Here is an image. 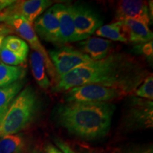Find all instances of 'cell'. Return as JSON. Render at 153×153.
<instances>
[{"label":"cell","mask_w":153,"mask_h":153,"mask_svg":"<svg viewBox=\"0 0 153 153\" xmlns=\"http://www.w3.org/2000/svg\"><path fill=\"white\" fill-rule=\"evenodd\" d=\"M48 53L58 79L78 67L93 61L80 50L70 46H62Z\"/></svg>","instance_id":"obj_6"},{"label":"cell","mask_w":153,"mask_h":153,"mask_svg":"<svg viewBox=\"0 0 153 153\" xmlns=\"http://www.w3.org/2000/svg\"><path fill=\"white\" fill-rule=\"evenodd\" d=\"M120 23L128 41L141 44L152 41V32L144 23L135 19H125Z\"/></svg>","instance_id":"obj_14"},{"label":"cell","mask_w":153,"mask_h":153,"mask_svg":"<svg viewBox=\"0 0 153 153\" xmlns=\"http://www.w3.org/2000/svg\"><path fill=\"white\" fill-rule=\"evenodd\" d=\"M30 63L33 77L38 86L43 89L50 88L51 83L47 75L43 56L40 53L33 51L30 55Z\"/></svg>","instance_id":"obj_15"},{"label":"cell","mask_w":153,"mask_h":153,"mask_svg":"<svg viewBox=\"0 0 153 153\" xmlns=\"http://www.w3.org/2000/svg\"><path fill=\"white\" fill-rule=\"evenodd\" d=\"M9 27L10 26H6V25H1L0 26V52H1V49L3 48V43L6 36H8V34L12 30Z\"/></svg>","instance_id":"obj_26"},{"label":"cell","mask_w":153,"mask_h":153,"mask_svg":"<svg viewBox=\"0 0 153 153\" xmlns=\"http://www.w3.org/2000/svg\"><path fill=\"white\" fill-rule=\"evenodd\" d=\"M35 153H46L45 152H35Z\"/></svg>","instance_id":"obj_29"},{"label":"cell","mask_w":153,"mask_h":153,"mask_svg":"<svg viewBox=\"0 0 153 153\" xmlns=\"http://www.w3.org/2000/svg\"><path fill=\"white\" fill-rule=\"evenodd\" d=\"M54 142L56 145L57 148L62 153H76L72 149L70 148L68 143L62 140L61 139H54Z\"/></svg>","instance_id":"obj_25"},{"label":"cell","mask_w":153,"mask_h":153,"mask_svg":"<svg viewBox=\"0 0 153 153\" xmlns=\"http://www.w3.org/2000/svg\"><path fill=\"white\" fill-rule=\"evenodd\" d=\"M3 48L21 55L26 59L27 57L28 51H29L28 43L24 40L12 35L6 36L4 41Z\"/></svg>","instance_id":"obj_20"},{"label":"cell","mask_w":153,"mask_h":153,"mask_svg":"<svg viewBox=\"0 0 153 153\" xmlns=\"http://www.w3.org/2000/svg\"><path fill=\"white\" fill-rule=\"evenodd\" d=\"M148 70L131 55L112 53L106 58L93 60L59 77L53 91L63 92L85 85H98L131 94L149 75Z\"/></svg>","instance_id":"obj_1"},{"label":"cell","mask_w":153,"mask_h":153,"mask_svg":"<svg viewBox=\"0 0 153 153\" xmlns=\"http://www.w3.org/2000/svg\"><path fill=\"white\" fill-rule=\"evenodd\" d=\"M24 82L19 80L11 85L0 87V116L6 111L13 100L23 89Z\"/></svg>","instance_id":"obj_17"},{"label":"cell","mask_w":153,"mask_h":153,"mask_svg":"<svg viewBox=\"0 0 153 153\" xmlns=\"http://www.w3.org/2000/svg\"><path fill=\"white\" fill-rule=\"evenodd\" d=\"M41 101L31 86L22 89L0 116V137L14 135L28 127L40 111Z\"/></svg>","instance_id":"obj_3"},{"label":"cell","mask_w":153,"mask_h":153,"mask_svg":"<svg viewBox=\"0 0 153 153\" xmlns=\"http://www.w3.org/2000/svg\"><path fill=\"white\" fill-rule=\"evenodd\" d=\"M12 18L9 17V16H7V14H5L4 13H3L2 11L0 12V23L1 22H5L7 23L9 21H10Z\"/></svg>","instance_id":"obj_28"},{"label":"cell","mask_w":153,"mask_h":153,"mask_svg":"<svg viewBox=\"0 0 153 153\" xmlns=\"http://www.w3.org/2000/svg\"><path fill=\"white\" fill-rule=\"evenodd\" d=\"M123 124L127 130L150 128L153 126L152 101L131 97L126 103Z\"/></svg>","instance_id":"obj_4"},{"label":"cell","mask_w":153,"mask_h":153,"mask_svg":"<svg viewBox=\"0 0 153 153\" xmlns=\"http://www.w3.org/2000/svg\"><path fill=\"white\" fill-rule=\"evenodd\" d=\"M24 139L14 134L0 137V153H21L24 148Z\"/></svg>","instance_id":"obj_19"},{"label":"cell","mask_w":153,"mask_h":153,"mask_svg":"<svg viewBox=\"0 0 153 153\" xmlns=\"http://www.w3.org/2000/svg\"><path fill=\"white\" fill-rule=\"evenodd\" d=\"M115 110L111 102H66L57 107L55 116L70 134L93 140L107 135Z\"/></svg>","instance_id":"obj_2"},{"label":"cell","mask_w":153,"mask_h":153,"mask_svg":"<svg viewBox=\"0 0 153 153\" xmlns=\"http://www.w3.org/2000/svg\"><path fill=\"white\" fill-rule=\"evenodd\" d=\"M26 70L22 66H11L0 62V87L22 80Z\"/></svg>","instance_id":"obj_16"},{"label":"cell","mask_w":153,"mask_h":153,"mask_svg":"<svg viewBox=\"0 0 153 153\" xmlns=\"http://www.w3.org/2000/svg\"><path fill=\"white\" fill-rule=\"evenodd\" d=\"M0 26H1V25H0Z\"/></svg>","instance_id":"obj_30"},{"label":"cell","mask_w":153,"mask_h":153,"mask_svg":"<svg viewBox=\"0 0 153 153\" xmlns=\"http://www.w3.org/2000/svg\"><path fill=\"white\" fill-rule=\"evenodd\" d=\"M126 94L114 88L98 85H85L69 89L65 95L66 102H110Z\"/></svg>","instance_id":"obj_5"},{"label":"cell","mask_w":153,"mask_h":153,"mask_svg":"<svg viewBox=\"0 0 153 153\" xmlns=\"http://www.w3.org/2000/svg\"><path fill=\"white\" fill-rule=\"evenodd\" d=\"M116 19L117 22H121L125 19H135L149 26L151 19L148 3L135 0L120 1L116 7Z\"/></svg>","instance_id":"obj_11"},{"label":"cell","mask_w":153,"mask_h":153,"mask_svg":"<svg viewBox=\"0 0 153 153\" xmlns=\"http://www.w3.org/2000/svg\"><path fill=\"white\" fill-rule=\"evenodd\" d=\"M135 53L144 55L149 60H152L153 57V43L152 41L145 43L137 44L134 48Z\"/></svg>","instance_id":"obj_23"},{"label":"cell","mask_w":153,"mask_h":153,"mask_svg":"<svg viewBox=\"0 0 153 153\" xmlns=\"http://www.w3.org/2000/svg\"><path fill=\"white\" fill-rule=\"evenodd\" d=\"M95 34L100 37L118 42H128L127 37L124 33L120 22H115L111 24L103 25L96 30Z\"/></svg>","instance_id":"obj_18"},{"label":"cell","mask_w":153,"mask_h":153,"mask_svg":"<svg viewBox=\"0 0 153 153\" xmlns=\"http://www.w3.org/2000/svg\"><path fill=\"white\" fill-rule=\"evenodd\" d=\"M10 26L11 28L14 29L19 36L27 41L28 44L31 46L34 51L40 53L43 57L44 63H45V69L48 72L53 82L56 84L58 80V76L55 72L54 65L50 59L48 53L45 51V48L43 46L37 34L36 33L32 24L22 18H13L10 21L6 23Z\"/></svg>","instance_id":"obj_7"},{"label":"cell","mask_w":153,"mask_h":153,"mask_svg":"<svg viewBox=\"0 0 153 153\" xmlns=\"http://www.w3.org/2000/svg\"><path fill=\"white\" fill-rule=\"evenodd\" d=\"M45 152L46 153H62L57 147L53 146V145H48L45 148Z\"/></svg>","instance_id":"obj_27"},{"label":"cell","mask_w":153,"mask_h":153,"mask_svg":"<svg viewBox=\"0 0 153 153\" xmlns=\"http://www.w3.org/2000/svg\"><path fill=\"white\" fill-rule=\"evenodd\" d=\"M120 153H153L152 146H135L124 149Z\"/></svg>","instance_id":"obj_24"},{"label":"cell","mask_w":153,"mask_h":153,"mask_svg":"<svg viewBox=\"0 0 153 153\" xmlns=\"http://www.w3.org/2000/svg\"><path fill=\"white\" fill-rule=\"evenodd\" d=\"M136 97L152 101L153 99V76L151 73L144 79L141 85L134 91Z\"/></svg>","instance_id":"obj_21"},{"label":"cell","mask_w":153,"mask_h":153,"mask_svg":"<svg viewBox=\"0 0 153 153\" xmlns=\"http://www.w3.org/2000/svg\"><path fill=\"white\" fill-rule=\"evenodd\" d=\"M72 11L75 42L87 39L103 26L99 14L89 7L82 4L72 5Z\"/></svg>","instance_id":"obj_8"},{"label":"cell","mask_w":153,"mask_h":153,"mask_svg":"<svg viewBox=\"0 0 153 153\" xmlns=\"http://www.w3.org/2000/svg\"><path fill=\"white\" fill-rule=\"evenodd\" d=\"M80 51L87 55L92 60L106 58L114 49V44L109 40L102 38L89 37L79 43Z\"/></svg>","instance_id":"obj_13"},{"label":"cell","mask_w":153,"mask_h":153,"mask_svg":"<svg viewBox=\"0 0 153 153\" xmlns=\"http://www.w3.org/2000/svg\"><path fill=\"white\" fill-rule=\"evenodd\" d=\"M53 3V1L48 0L15 1L11 6L2 11V12L11 18H22L32 24Z\"/></svg>","instance_id":"obj_9"},{"label":"cell","mask_w":153,"mask_h":153,"mask_svg":"<svg viewBox=\"0 0 153 153\" xmlns=\"http://www.w3.org/2000/svg\"><path fill=\"white\" fill-rule=\"evenodd\" d=\"M0 59L3 63L11 66H21V65L24 64L26 60L24 57L11 52L4 48H3L0 52Z\"/></svg>","instance_id":"obj_22"},{"label":"cell","mask_w":153,"mask_h":153,"mask_svg":"<svg viewBox=\"0 0 153 153\" xmlns=\"http://www.w3.org/2000/svg\"><path fill=\"white\" fill-rule=\"evenodd\" d=\"M33 23V29L41 39L49 43L60 45L59 23L52 7L38 17Z\"/></svg>","instance_id":"obj_10"},{"label":"cell","mask_w":153,"mask_h":153,"mask_svg":"<svg viewBox=\"0 0 153 153\" xmlns=\"http://www.w3.org/2000/svg\"><path fill=\"white\" fill-rule=\"evenodd\" d=\"M52 7L58 20L61 44L75 42L72 5L59 3Z\"/></svg>","instance_id":"obj_12"}]
</instances>
